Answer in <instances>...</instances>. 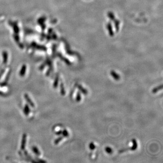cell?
Here are the masks:
<instances>
[{
  "instance_id": "6da1fadb",
  "label": "cell",
  "mask_w": 163,
  "mask_h": 163,
  "mask_svg": "<svg viewBox=\"0 0 163 163\" xmlns=\"http://www.w3.org/2000/svg\"><path fill=\"white\" fill-rule=\"evenodd\" d=\"M133 146L131 147H129L128 148H125V149H122L119 151V153H122L123 152L125 151H128V150H135L137 148V143L136 142V140L135 139H133L132 140Z\"/></svg>"
},
{
  "instance_id": "7a4b0ae2",
  "label": "cell",
  "mask_w": 163,
  "mask_h": 163,
  "mask_svg": "<svg viewBox=\"0 0 163 163\" xmlns=\"http://www.w3.org/2000/svg\"><path fill=\"white\" fill-rule=\"evenodd\" d=\"M26 137H27V135L26 134H24L23 135L22 142H21V150H24V149H25L26 143Z\"/></svg>"
},
{
  "instance_id": "3957f363",
  "label": "cell",
  "mask_w": 163,
  "mask_h": 163,
  "mask_svg": "<svg viewBox=\"0 0 163 163\" xmlns=\"http://www.w3.org/2000/svg\"><path fill=\"white\" fill-rule=\"evenodd\" d=\"M24 96H25V99H26L27 102L29 104H30V105L31 107H35V104L33 102L31 101V100L30 99V97H29L28 95L27 94H25Z\"/></svg>"
},
{
  "instance_id": "277c9868",
  "label": "cell",
  "mask_w": 163,
  "mask_h": 163,
  "mask_svg": "<svg viewBox=\"0 0 163 163\" xmlns=\"http://www.w3.org/2000/svg\"><path fill=\"white\" fill-rule=\"evenodd\" d=\"M78 89L80 90V91L83 93L84 94L86 95L88 93V91L86 89H85V88H83V87L80 85H78Z\"/></svg>"
},
{
  "instance_id": "5b68a950",
  "label": "cell",
  "mask_w": 163,
  "mask_h": 163,
  "mask_svg": "<svg viewBox=\"0 0 163 163\" xmlns=\"http://www.w3.org/2000/svg\"><path fill=\"white\" fill-rule=\"evenodd\" d=\"M162 89H163V85H161L157 87L154 88V89L152 91V92H153V93H155L159 91V90H161Z\"/></svg>"
},
{
  "instance_id": "8992f818",
  "label": "cell",
  "mask_w": 163,
  "mask_h": 163,
  "mask_svg": "<svg viewBox=\"0 0 163 163\" xmlns=\"http://www.w3.org/2000/svg\"><path fill=\"white\" fill-rule=\"evenodd\" d=\"M111 76L113 77V78L116 79V80H118L120 77V76L118 75V74L117 73H116L114 71H111Z\"/></svg>"
},
{
  "instance_id": "52a82bcc",
  "label": "cell",
  "mask_w": 163,
  "mask_h": 163,
  "mask_svg": "<svg viewBox=\"0 0 163 163\" xmlns=\"http://www.w3.org/2000/svg\"><path fill=\"white\" fill-rule=\"evenodd\" d=\"M60 92L62 95L63 96H64L65 95V89H64V84L63 83L61 82V84H60Z\"/></svg>"
},
{
  "instance_id": "ba28073f",
  "label": "cell",
  "mask_w": 163,
  "mask_h": 163,
  "mask_svg": "<svg viewBox=\"0 0 163 163\" xmlns=\"http://www.w3.org/2000/svg\"><path fill=\"white\" fill-rule=\"evenodd\" d=\"M24 112L25 114L26 115H28L29 114L30 112V107H29L28 105H26L25 106V107H24Z\"/></svg>"
},
{
  "instance_id": "9c48e42d",
  "label": "cell",
  "mask_w": 163,
  "mask_h": 163,
  "mask_svg": "<svg viewBox=\"0 0 163 163\" xmlns=\"http://www.w3.org/2000/svg\"><path fill=\"white\" fill-rule=\"evenodd\" d=\"M59 76H57L56 78H55V79L54 80V88H56L58 85V83H59Z\"/></svg>"
},
{
  "instance_id": "30bf717a",
  "label": "cell",
  "mask_w": 163,
  "mask_h": 163,
  "mask_svg": "<svg viewBox=\"0 0 163 163\" xmlns=\"http://www.w3.org/2000/svg\"><path fill=\"white\" fill-rule=\"evenodd\" d=\"M32 149H33V150L34 152V153H35L36 154H37V155H40V151H39V149H38V148H37V147H33V148H32Z\"/></svg>"
},
{
  "instance_id": "8fae6325",
  "label": "cell",
  "mask_w": 163,
  "mask_h": 163,
  "mask_svg": "<svg viewBox=\"0 0 163 163\" xmlns=\"http://www.w3.org/2000/svg\"><path fill=\"white\" fill-rule=\"evenodd\" d=\"M76 100L77 102H79L81 100V95L80 92H78L77 93L76 98Z\"/></svg>"
},
{
  "instance_id": "7c38bea8",
  "label": "cell",
  "mask_w": 163,
  "mask_h": 163,
  "mask_svg": "<svg viewBox=\"0 0 163 163\" xmlns=\"http://www.w3.org/2000/svg\"><path fill=\"white\" fill-rule=\"evenodd\" d=\"M63 137H64V136H60V137H59V138H58V139H56L55 140V141H54V144H58V143H59V142H60L62 140V139H63Z\"/></svg>"
},
{
  "instance_id": "4fadbf2b",
  "label": "cell",
  "mask_w": 163,
  "mask_h": 163,
  "mask_svg": "<svg viewBox=\"0 0 163 163\" xmlns=\"http://www.w3.org/2000/svg\"><path fill=\"white\" fill-rule=\"evenodd\" d=\"M105 150H106V153H108V154H111L112 152V149L110 147H106V149H105Z\"/></svg>"
},
{
  "instance_id": "5bb4252c",
  "label": "cell",
  "mask_w": 163,
  "mask_h": 163,
  "mask_svg": "<svg viewBox=\"0 0 163 163\" xmlns=\"http://www.w3.org/2000/svg\"><path fill=\"white\" fill-rule=\"evenodd\" d=\"M62 134H63V136L64 137H67L69 135V133L66 130H64L63 131H62Z\"/></svg>"
},
{
  "instance_id": "9a60e30c",
  "label": "cell",
  "mask_w": 163,
  "mask_h": 163,
  "mask_svg": "<svg viewBox=\"0 0 163 163\" xmlns=\"http://www.w3.org/2000/svg\"><path fill=\"white\" fill-rule=\"evenodd\" d=\"M26 68L24 67L21 70V71L20 72V75L21 76H23L25 74V72H26Z\"/></svg>"
},
{
  "instance_id": "2e32d148",
  "label": "cell",
  "mask_w": 163,
  "mask_h": 163,
  "mask_svg": "<svg viewBox=\"0 0 163 163\" xmlns=\"http://www.w3.org/2000/svg\"><path fill=\"white\" fill-rule=\"evenodd\" d=\"M89 148H90V149H91V150H93L96 148V146H95V144L92 142L90 143V144H89Z\"/></svg>"
},
{
  "instance_id": "e0dca14e",
  "label": "cell",
  "mask_w": 163,
  "mask_h": 163,
  "mask_svg": "<svg viewBox=\"0 0 163 163\" xmlns=\"http://www.w3.org/2000/svg\"><path fill=\"white\" fill-rule=\"evenodd\" d=\"M62 133V130H60L59 131H58V132H56V134L57 135H61Z\"/></svg>"
}]
</instances>
